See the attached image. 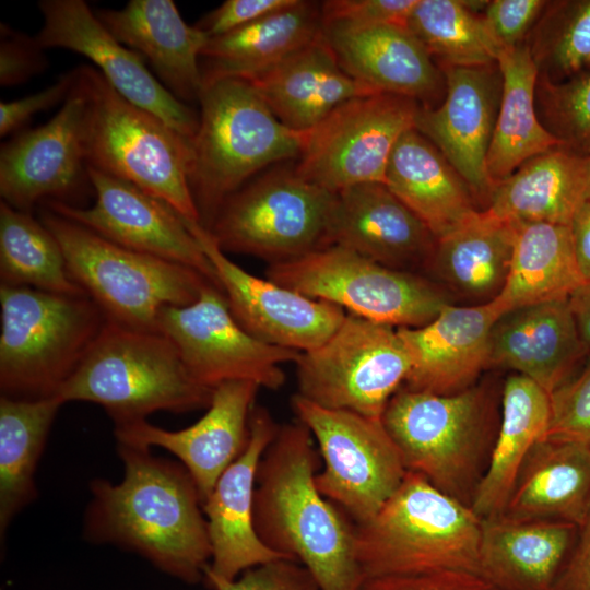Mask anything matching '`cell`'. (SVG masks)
<instances>
[{
    "label": "cell",
    "mask_w": 590,
    "mask_h": 590,
    "mask_svg": "<svg viewBox=\"0 0 590 590\" xmlns=\"http://www.w3.org/2000/svg\"><path fill=\"white\" fill-rule=\"evenodd\" d=\"M123 463L118 484L91 482L84 536L134 552L187 583L203 580L211 560L206 519L198 488L181 463L151 448L117 442Z\"/></svg>",
    "instance_id": "obj_1"
},
{
    "label": "cell",
    "mask_w": 590,
    "mask_h": 590,
    "mask_svg": "<svg viewBox=\"0 0 590 590\" xmlns=\"http://www.w3.org/2000/svg\"><path fill=\"white\" fill-rule=\"evenodd\" d=\"M319 462L306 425L279 427L257 468L255 530L270 550L305 566L321 590H359L355 523L319 492Z\"/></svg>",
    "instance_id": "obj_2"
},
{
    "label": "cell",
    "mask_w": 590,
    "mask_h": 590,
    "mask_svg": "<svg viewBox=\"0 0 590 590\" xmlns=\"http://www.w3.org/2000/svg\"><path fill=\"white\" fill-rule=\"evenodd\" d=\"M191 140L189 187L206 229L223 203L267 166L298 158L304 134L284 126L249 81L204 84Z\"/></svg>",
    "instance_id": "obj_3"
},
{
    "label": "cell",
    "mask_w": 590,
    "mask_h": 590,
    "mask_svg": "<svg viewBox=\"0 0 590 590\" xmlns=\"http://www.w3.org/2000/svg\"><path fill=\"white\" fill-rule=\"evenodd\" d=\"M482 519L470 506L408 471L380 510L355 524V556L365 579L441 570L477 574Z\"/></svg>",
    "instance_id": "obj_4"
},
{
    "label": "cell",
    "mask_w": 590,
    "mask_h": 590,
    "mask_svg": "<svg viewBox=\"0 0 590 590\" xmlns=\"http://www.w3.org/2000/svg\"><path fill=\"white\" fill-rule=\"evenodd\" d=\"M212 392L192 378L164 334L106 321L56 397L63 404L96 403L119 426L146 420L158 411L182 413L208 408Z\"/></svg>",
    "instance_id": "obj_5"
},
{
    "label": "cell",
    "mask_w": 590,
    "mask_h": 590,
    "mask_svg": "<svg viewBox=\"0 0 590 590\" xmlns=\"http://www.w3.org/2000/svg\"><path fill=\"white\" fill-rule=\"evenodd\" d=\"M73 70L85 96L86 165L133 184L199 222L189 187L191 141L123 98L93 66Z\"/></svg>",
    "instance_id": "obj_6"
},
{
    "label": "cell",
    "mask_w": 590,
    "mask_h": 590,
    "mask_svg": "<svg viewBox=\"0 0 590 590\" xmlns=\"http://www.w3.org/2000/svg\"><path fill=\"white\" fill-rule=\"evenodd\" d=\"M1 396L56 397L106 319L85 294L64 295L0 284Z\"/></svg>",
    "instance_id": "obj_7"
},
{
    "label": "cell",
    "mask_w": 590,
    "mask_h": 590,
    "mask_svg": "<svg viewBox=\"0 0 590 590\" xmlns=\"http://www.w3.org/2000/svg\"><path fill=\"white\" fill-rule=\"evenodd\" d=\"M381 421L406 471L471 507L497 435L482 389L437 394L401 387Z\"/></svg>",
    "instance_id": "obj_8"
},
{
    "label": "cell",
    "mask_w": 590,
    "mask_h": 590,
    "mask_svg": "<svg viewBox=\"0 0 590 590\" xmlns=\"http://www.w3.org/2000/svg\"><path fill=\"white\" fill-rule=\"evenodd\" d=\"M39 220L59 241L72 280L107 322L156 331L164 307L189 305L212 283L182 264L116 245L45 205Z\"/></svg>",
    "instance_id": "obj_9"
},
{
    "label": "cell",
    "mask_w": 590,
    "mask_h": 590,
    "mask_svg": "<svg viewBox=\"0 0 590 590\" xmlns=\"http://www.w3.org/2000/svg\"><path fill=\"white\" fill-rule=\"evenodd\" d=\"M337 192L300 176L295 166L264 173L233 193L208 231L224 252L273 263L330 244Z\"/></svg>",
    "instance_id": "obj_10"
},
{
    "label": "cell",
    "mask_w": 590,
    "mask_h": 590,
    "mask_svg": "<svg viewBox=\"0 0 590 590\" xmlns=\"http://www.w3.org/2000/svg\"><path fill=\"white\" fill-rule=\"evenodd\" d=\"M267 279L347 314L397 328L422 327L448 303L429 281L335 244L269 264Z\"/></svg>",
    "instance_id": "obj_11"
},
{
    "label": "cell",
    "mask_w": 590,
    "mask_h": 590,
    "mask_svg": "<svg viewBox=\"0 0 590 590\" xmlns=\"http://www.w3.org/2000/svg\"><path fill=\"white\" fill-rule=\"evenodd\" d=\"M295 364L299 396L375 418H381L410 370L398 329L347 312L326 342L302 352Z\"/></svg>",
    "instance_id": "obj_12"
},
{
    "label": "cell",
    "mask_w": 590,
    "mask_h": 590,
    "mask_svg": "<svg viewBox=\"0 0 590 590\" xmlns=\"http://www.w3.org/2000/svg\"><path fill=\"white\" fill-rule=\"evenodd\" d=\"M292 408L324 463L315 477L319 492L355 524L371 519L408 472L381 418L327 409L298 393L292 397Z\"/></svg>",
    "instance_id": "obj_13"
},
{
    "label": "cell",
    "mask_w": 590,
    "mask_h": 590,
    "mask_svg": "<svg viewBox=\"0 0 590 590\" xmlns=\"http://www.w3.org/2000/svg\"><path fill=\"white\" fill-rule=\"evenodd\" d=\"M421 104L393 94L354 97L304 134L296 172L330 191L385 184L391 153Z\"/></svg>",
    "instance_id": "obj_14"
},
{
    "label": "cell",
    "mask_w": 590,
    "mask_h": 590,
    "mask_svg": "<svg viewBox=\"0 0 590 590\" xmlns=\"http://www.w3.org/2000/svg\"><path fill=\"white\" fill-rule=\"evenodd\" d=\"M156 331L175 345L192 378L211 389L224 381L249 380L278 390L286 379L281 365L296 363L302 353L247 332L231 312L222 288L213 283H206L189 305L164 307Z\"/></svg>",
    "instance_id": "obj_15"
},
{
    "label": "cell",
    "mask_w": 590,
    "mask_h": 590,
    "mask_svg": "<svg viewBox=\"0 0 590 590\" xmlns=\"http://www.w3.org/2000/svg\"><path fill=\"white\" fill-rule=\"evenodd\" d=\"M84 127L85 96L74 73L67 99L48 122L20 131L2 143L1 201L28 213L45 201L75 205V197L91 186Z\"/></svg>",
    "instance_id": "obj_16"
},
{
    "label": "cell",
    "mask_w": 590,
    "mask_h": 590,
    "mask_svg": "<svg viewBox=\"0 0 590 590\" xmlns=\"http://www.w3.org/2000/svg\"><path fill=\"white\" fill-rule=\"evenodd\" d=\"M92 206L43 204L121 247L193 269L220 286L215 270L182 215L133 184L88 167Z\"/></svg>",
    "instance_id": "obj_17"
},
{
    "label": "cell",
    "mask_w": 590,
    "mask_h": 590,
    "mask_svg": "<svg viewBox=\"0 0 590 590\" xmlns=\"http://www.w3.org/2000/svg\"><path fill=\"white\" fill-rule=\"evenodd\" d=\"M184 221L212 263L234 318L258 340L306 352L326 342L343 322V308L247 272L226 256L210 231Z\"/></svg>",
    "instance_id": "obj_18"
},
{
    "label": "cell",
    "mask_w": 590,
    "mask_h": 590,
    "mask_svg": "<svg viewBox=\"0 0 590 590\" xmlns=\"http://www.w3.org/2000/svg\"><path fill=\"white\" fill-rule=\"evenodd\" d=\"M38 8L44 23L35 38L44 49L63 48L86 57L123 98L193 139L199 115L172 95L84 0H42Z\"/></svg>",
    "instance_id": "obj_19"
},
{
    "label": "cell",
    "mask_w": 590,
    "mask_h": 590,
    "mask_svg": "<svg viewBox=\"0 0 590 590\" xmlns=\"http://www.w3.org/2000/svg\"><path fill=\"white\" fill-rule=\"evenodd\" d=\"M260 387L249 380L224 381L213 388L205 414L192 425L167 430L146 420L115 426L117 442L163 448L192 477L203 504L224 471L249 440V420Z\"/></svg>",
    "instance_id": "obj_20"
},
{
    "label": "cell",
    "mask_w": 590,
    "mask_h": 590,
    "mask_svg": "<svg viewBox=\"0 0 590 590\" xmlns=\"http://www.w3.org/2000/svg\"><path fill=\"white\" fill-rule=\"evenodd\" d=\"M444 72L442 104L421 105L414 129L440 151L472 191L489 199L486 157L502 95L500 71L493 63L446 66Z\"/></svg>",
    "instance_id": "obj_21"
},
{
    "label": "cell",
    "mask_w": 590,
    "mask_h": 590,
    "mask_svg": "<svg viewBox=\"0 0 590 590\" xmlns=\"http://www.w3.org/2000/svg\"><path fill=\"white\" fill-rule=\"evenodd\" d=\"M279 427L266 408L255 405L249 420L246 449L224 471L202 504L212 551L203 580H234L258 565L290 559L266 546L253 526L257 468Z\"/></svg>",
    "instance_id": "obj_22"
},
{
    "label": "cell",
    "mask_w": 590,
    "mask_h": 590,
    "mask_svg": "<svg viewBox=\"0 0 590 590\" xmlns=\"http://www.w3.org/2000/svg\"><path fill=\"white\" fill-rule=\"evenodd\" d=\"M503 311L492 299L473 306H442L417 328H397L410 358L404 387L437 394L471 388L491 364V334Z\"/></svg>",
    "instance_id": "obj_23"
},
{
    "label": "cell",
    "mask_w": 590,
    "mask_h": 590,
    "mask_svg": "<svg viewBox=\"0 0 590 590\" xmlns=\"http://www.w3.org/2000/svg\"><path fill=\"white\" fill-rule=\"evenodd\" d=\"M106 28L138 54L177 99L198 101L203 87L201 52L209 36L188 25L173 0H130L123 8L96 10Z\"/></svg>",
    "instance_id": "obj_24"
},
{
    "label": "cell",
    "mask_w": 590,
    "mask_h": 590,
    "mask_svg": "<svg viewBox=\"0 0 590 590\" xmlns=\"http://www.w3.org/2000/svg\"><path fill=\"white\" fill-rule=\"evenodd\" d=\"M330 244L405 271L429 259L436 238L385 184L371 182L337 192Z\"/></svg>",
    "instance_id": "obj_25"
},
{
    "label": "cell",
    "mask_w": 590,
    "mask_h": 590,
    "mask_svg": "<svg viewBox=\"0 0 590 590\" xmlns=\"http://www.w3.org/2000/svg\"><path fill=\"white\" fill-rule=\"evenodd\" d=\"M341 68L375 94H393L423 106L440 92L442 76L420 40L405 27H322Z\"/></svg>",
    "instance_id": "obj_26"
},
{
    "label": "cell",
    "mask_w": 590,
    "mask_h": 590,
    "mask_svg": "<svg viewBox=\"0 0 590 590\" xmlns=\"http://www.w3.org/2000/svg\"><path fill=\"white\" fill-rule=\"evenodd\" d=\"M587 352L568 298L514 309L491 334V364L515 370L548 394L568 380Z\"/></svg>",
    "instance_id": "obj_27"
},
{
    "label": "cell",
    "mask_w": 590,
    "mask_h": 590,
    "mask_svg": "<svg viewBox=\"0 0 590 590\" xmlns=\"http://www.w3.org/2000/svg\"><path fill=\"white\" fill-rule=\"evenodd\" d=\"M577 529L556 520L482 519L477 574L499 590H552Z\"/></svg>",
    "instance_id": "obj_28"
},
{
    "label": "cell",
    "mask_w": 590,
    "mask_h": 590,
    "mask_svg": "<svg viewBox=\"0 0 590 590\" xmlns=\"http://www.w3.org/2000/svg\"><path fill=\"white\" fill-rule=\"evenodd\" d=\"M321 34V2L296 0L246 26L210 37L200 58L203 85L222 79L251 82Z\"/></svg>",
    "instance_id": "obj_29"
},
{
    "label": "cell",
    "mask_w": 590,
    "mask_h": 590,
    "mask_svg": "<svg viewBox=\"0 0 590 590\" xmlns=\"http://www.w3.org/2000/svg\"><path fill=\"white\" fill-rule=\"evenodd\" d=\"M250 83L275 117L300 133L344 102L375 94L341 68L322 34Z\"/></svg>",
    "instance_id": "obj_30"
},
{
    "label": "cell",
    "mask_w": 590,
    "mask_h": 590,
    "mask_svg": "<svg viewBox=\"0 0 590 590\" xmlns=\"http://www.w3.org/2000/svg\"><path fill=\"white\" fill-rule=\"evenodd\" d=\"M589 511L590 448L574 440L543 438L524 460L502 516L580 528Z\"/></svg>",
    "instance_id": "obj_31"
},
{
    "label": "cell",
    "mask_w": 590,
    "mask_h": 590,
    "mask_svg": "<svg viewBox=\"0 0 590 590\" xmlns=\"http://www.w3.org/2000/svg\"><path fill=\"white\" fill-rule=\"evenodd\" d=\"M590 201V154L559 146L523 163L497 184L488 210L514 224L569 225Z\"/></svg>",
    "instance_id": "obj_32"
},
{
    "label": "cell",
    "mask_w": 590,
    "mask_h": 590,
    "mask_svg": "<svg viewBox=\"0 0 590 590\" xmlns=\"http://www.w3.org/2000/svg\"><path fill=\"white\" fill-rule=\"evenodd\" d=\"M385 185L440 238L475 211L471 189L440 151L414 128L397 142Z\"/></svg>",
    "instance_id": "obj_33"
},
{
    "label": "cell",
    "mask_w": 590,
    "mask_h": 590,
    "mask_svg": "<svg viewBox=\"0 0 590 590\" xmlns=\"http://www.w3.org/2000/svg\"><path fill=\"white\" fill-rule=\"evenodd\" d=\"M496 63L502 95L486 157L493 189L527 161L564 146L540 120L535 107L539 70L529 46L503 48Z\"/></svg>",
    "instance_id": "obj_34"
},
{
    "label": "cell",
    "mask_w": 590,
    "mask_h": 590,
    "mask_svg": "<svg viewBox=\"0 0 590 590\" xmlns=\"http://www.w3.org/2000/svg\"><path fill=\"white\" fill-rule=\"evenodd\" d=\"M550 417L545 390L518 374L506 379L491 459L471 504L481 519L503 514L524 460L546 434Z\"/></svg>",
    "instance_id": "obj_35"
},
{
    "label": "cell",
    "mask_w": 590,
    "mask_h": 590,
    "mask_svg": "<svg viewBox=\"0 0 590 590\" xmlns=\"http://www.w3.org/2000/svg\"><path fill=\"white\" fill-rule=\"evenodd\" d=\"M583 282L569 225L516 224L507 279L493 300L505 315L521 307L568 298Z\"/></svg>",
    "instance_id": "obj_36"
},
{
    "label": "cell",
    "mask_w": 590,
    "mask_h": 590,
    "mask_svg": "<svg viewBox=\"0 0 590 590\" xmlns=\"http://www.w3.org/2000/svg\"><path fill=\"white\" fill-rule=\"evenodd\" d=\"M516 224L488 209L436 239L429 261L435 271L460 293L484 300L495 298L509 271Z\"/></svg>",
    "instance_id": "obj_37"
},
{
    "label": "cell",
    "mask_w": 590,
    "mask_h": 590,
    "mask_svg": "<svg viewBox=\"0 0 590 590\" xmlns=\"http://www.w3.org/2000/svg\"><path fill=\"white\" fill-rule=\"evenodd\" d=\"M58 397L37 400L0 397V534L37 496L35 472L51 425L62 405Z\"/></svg>",
    "instance_id": "obj_38"
},
{
    "label": "cell",
    "mask_w": 590,
    "mask_h": 590,
    "mask_svg": "<svg viewBox=\"0 0 590 590\" xmlns=\"http://www.w3.org/2000/svg\"><path fill=\"white\" fill-rule=\"evenodd\" d=\"M1 285L25 286L64 295H82L72 280L62 248L32 213L0 202Z\"/></svg>",
    "instance_id": "obj_39"
},
{
    "label": "cell",
    "mask_w": 590,
    "mask_h": 590,
    "mask_svg": "<svg viewBox=\"0 0 590 590\" xmlns=\"http://www.w3.org/2000/svg\"><path fill=\"white\" fill-rule=\"evenodd\" d=\"M474 2L417 0L406 28L432 58L451 67L496 63L503 49L483 16L471 11Z\"/></svg>",
    "instance_id": "obj_40"
},
{
    "label": "cell",
    "mask_w": 590,
    "mask_h": 590,
    "mask_svg": "<svg viewBox=\"0 0 590 590\" xmlns=\"http://www.w3.org/2000/svg\"><path fill=\"white\" fill-rule=\"evenodd\" d=\"M547 13L531 55L545 79L571 78L590 66V0L558 2Z\"/></svg>",
    "instance_id": "obj_41"
},
{
    "label": "cell",
    "mask_w": 590,
    "mask_h": 590,
    "mask_svg": "<svg viewBox=\"0 0 590 590\" xmlns=\"http://www.w3.org/2000/svg\"><path fill=\"white\" fill-rule=\"evenodd\" d=\"M535 94L543 126L565 148L590 154V71L564 82L538 79Z\"/></svg>",
    "instance_id": "obj_42"
},
{
    "label": "cell",
    "mask_w": 590,
    "mask_h": 590,
    "mask_svg": "<svg viewBox=\"0 0 590 590\" xmlns=\"http://www.w3.org/2000/svg\"><path fill=\"white\" fill-rule=\"evenodd\" d=\"M551 417L544 438L581 442L590 448V364L550 394Z\"/></svg>",
    "instance_id": "obj_43"
},
{
    "label": "cell",
    "mask_w": 590,
    "mask_h": 590,
    "mask_svg": "<svg viewBox=\"0 0 590 590\" xmlns=\"http://www.w3.org/2000/svg\"><path fill=\"white\" fill-rule=\"evenodd\" d=\"M417 0H329L321 2L322 27L405 26Z\"/></svg>",
    "instance_id": "obj_44"
},
{
    "label": "cell",
    "mask_w": 590,
    "mask_h": 590,
    "mask_svg": "<svg viewBox=\"0 0 590 590\" xmlns=\"http://www.w3.org/2000/svg\"><path fill=\"white\" fill-rule=\"evenodd\" d=\"M212 590H321L311 573L292 559H276L245 570L234 580L205 578Z\"/></svg>",
    "instance_id": "obj_45"
},
{
    "label": "cell",
    "mask_w": 590,
    "mask_h": 590,
    "mask_svg": "<svg viewBox=\"0 0 590 590\" xmlns=\"http://www.w3.org/2000/svg\"><path fill=\"white\" fill-rule=\"evenodd\" d=\"M48 64L35 37L0 24V84L14 86L43 72Z\"/></svg>",
    "instance_id": "obj_46"
},
{
    "label": "cell",
    "mask_w": 590,
    "mask_h": 590,
    "mask_svg": "<svg viewBox=\"0 0 590 590\" xmlns=\"http://www.w3.org/2000/svg\"><path fill=\"white\" fill-rule=\"evenodd\" d=\"M546 3L542 0H494L487 2L483 17L502 48L514 47L521 44Z\"/></svg>",
    "instance_id": "obj_47"
},
{
    "label": "cell",
    "mask_w": 590,
    "mask_h": 590,
    "mask_svg": "<svg viewBox=\"0 0 590 590\" xmlns=\"http://www.w3.org/2000/svg\"><path fill=\"white\" fill-rule=\"evenodd\" d=\"M359 590H499L480 575L464 570H441L413 576L365 579Z\"/></svg>",
    "instance_id": "obj_48"
},
{
    "label": "cell",
    "mask_w": 590,
    "mask_h": 590,
    "mask_svg": "<svg viewBox=\"0 0 590 590\" xmlns=\"http://www.w3.org/2000/svg\"><path fill=\"white\" fill-rule=\"evenodd\" d=\"M296 0H226L206 13L196 26L216 37L292 5Z\"/></svg>",
    "instance_id": "obj_49"
},
{
    "label": "cell",
    "mask_w": 590,
    "mask_h": 590,
    "mask_svg": "<svg viewBox=\"0 0 590 590\" xmlns=\"http://www.w3.org/2000/svg\"><path fill=\"white\" fill-rule=\"evenodd\" d=\"M74 84V71L60 75L56 82L32 95L0 103V134L20 131L37 113L64 102Z\"/></svg>",
    "instance_id": "obj_50"
},
{
    "label": "cell",
    "mask_w": 590,
    "mask_h": 590,
    "mask_svg": "<svg viewBox=\"0 0 590 590\" xmlns=\"http://www.w3.org/2000/svg\"><path fill=\"white\" fill-rule=\"evenodd\" d=\"M552 590H590V511Z\"/></svg>",
    "instance_id": "obj_51"
},
{
    "label": "cell",
    "mask_w": 590,
    "mask_h": 590,
    "mask_svg": "<svg viewBox=\"0 0 590 590\" xmlns=\"http://www.w3.org/2000/svg\"><path fill=\"white\" fill-rule=\"evenodd\" d=\"M569 226L579 270L585 282L590 281V201L578 210Z\"/></svg>",
    "instance_id": "obj_52"
},
{
    "label": "cell",
    "mask_w": 590,
    "mask_h": 590,
    "mask_svg": "<svg viewBox=\"0 0 590 590\" xmlns=\"http://www.w3.org/2000/svg\"><path fill=\"white\" fill-rule=\"evenodd\" d=\"M569 307L587 351H590V281L583 282L568 296Z\"/></svg>",
    "instance_id": "obj_53"
}]
</instances>
